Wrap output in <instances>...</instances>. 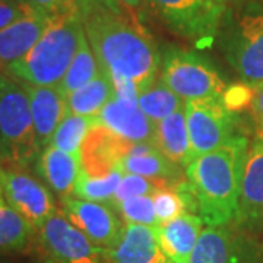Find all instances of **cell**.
Wrapping results in <instances>:
<instances>
[{"mask_svg": "<svg viewBox=\"0 0 263 263\" xmlns=\"http://www.w3.org/2000/svg\"><path fill=\"white\" fill-rule=\"evenodd\" d=\"M79 15L104 72L130 81L139 92L155 81L161 54L138 16L117 0H79Z\"/></svg>", "mask_w": 263, "mask_h": 263, "instance_id": "6da1fadb", "label": "cell"}, {"mask_svg": "<svg viewBox=\"0 0 263 263\" xmlns=\"http://www.w3.org/2000/svg\"><path fill=\"white\" fill-rule=\"evenodd\" d=\"M249 141L235 135L224 146L193 158L179 192L187 214L200 216L206 227H226L237 219L241 177Z\"/></svg>", "mask_w": 263, "mask_h": 263, "instance_id": "7a4b0ae2", "label": "cell"}, {"mask_svg": "<svg viewBox=\"0 0 263 263\" xmlns=\"http://www.w3.org/2000/svg\"><path fill=\"white\" fill-rule=\"evenodd\" d=\"M85 37L81 15L51 19L27 56L8 66L5 73L35 86H59Z\"/></svg>", "mask_w": 263, "mask_h": 263, "instance_id": "3957f363", "label": "cell"}, {"mask_svg": "<svg viewBox=\"0 0 263 263\" xmlns=\"http://www.w3.org/2000/svg\"><path fill=\"white\" fill-rule=\"evenodd\" d=\"M35 127L24 85L8 73L0 75V161L22 168L40 155Z\"/></svg>", "mask_w": 263, "mask_h": 263, "instance_id": "277c9868", "label": "cell"}, {"mask_svg": "<svg viewBox=\"0 0 263 263\" xmlns=\"http://www.w3.org/2000/svg\"><path fill=\"white\" fill-rule=\"evenodd\" d=\"M160 79L184 103L222 100L227 86L214 66L192 51L168 48L161 57Z\"/></svg>", "mask_w": 263, "mask_h": 263, "instance_id": "5b68a950", "label": "cell"}, {"mask_svg": "<svg viewBox=\"0 0 263 263\" xmlns=\"http://www.w3.org/2000/svg\"><path fill=\"white\" fill-rule=\"evenodd\" d=\"M0 189L10 206L35 231L57 212L54 199L46 186L15 164L0 161Z\"/></svg>", "mask_w": 263, "mask_h": 263, "instance_id": "8992f818", "label": "cell"}, {"mask_svg": "<svg viewBox=\"0 0 263 263\" xmlns=\"http://www.w3.org/2000/svg\"><path fill=\"white\" fill-rule=\"evenodd\" d=\"M189 139L193 158L224 146L235 135V117L224 100L184 103Z\"/></svg>", "mask_w": 263, "mask_h": 263, "instance_id": "52a82bcc", "label": "cell"}, {"mask_svg": "<svg viewBox=\"0 0 263 263\" xmlns=\"http://www.w3.org/2000/svg\"><path fill=\"white\" fill-rule=\"evenodd\" d=\"M227 59L246 84L263 85V10L243 13L227 41Z\"/></svg>", "mask_w": 263, "mask_h": 263, "instance_id": "ba28073f", "label": "cell"}, {"mask_svg": "<svg viewBox=\"0 0 263 263\" xmlns=\"http://www.w3.org/2000/svg\"><path fill=\"white\" fill-rule=\"evenodd\" d=\"M41 245L57 263H104L107 250L95 246L62 211L48 218L37 231Z\"/></svg>", "mask_w": 263, "mask_h": 263, "instance_id": "9c48e42d", "label": "cell"}, {"mask_svg": "<svg viewBox=\"0 0 263 263\" xmlns=\"http://www.w3.org/2000/svg\"><path fill=\"white\" fill-rule=\"evenodd\" d=\"M157 15L173 32L196 43L211 41L219 28L224 10L202 0H149Z\"/></svg>", "mask_w": 263, "mask_h": 263, "instance_id": "30bf717a", "label": "cell"}, {"mask_svg": "<svg viewBox=\"0 0 263 263\" xmlns=\"http://www.w3.org/2000/svg\"><path fill=\"white\" fill-rule=\"evenodd\" d=\"M62 212L95 246L104 250L113 249L120 237L123 227L107 205L69 196L62 199Z\"/></svg>", "mask_w": 263, "mask_h": 263, "instance_id": "8fae6325", "label": "cell"}, {"mask_svg": "<svg viewBox=\"0 0 263 263\" xmlns=\"http://www.w3.org/2000/svg\"><path fill=\"white\" fill-rule=\"evenodd\" d=\"M237 226L257 231L263 227V138H256L246 155Z\"/></svg>", "mask_w": 263, "mask_h": 263, "instance_id": "7c38bea8", "label": "cell"}, {"mask_svg": "<svg viewBox=\"0 0 263 263\" xmlns=\"http://www.w3.org/2000/svg\"><path fill=\"white\" fill-rule=\"evenodd\" d=\"M253 246L228 227H205L189 263H254Z\"/></svg>", "mask_w": 263, "mask_h": 263, "instance_id": "4fadbf2b", "label": "cell"}, {"mask_svg": "<svg viewBox=\"0 0 263 263\" xmlns=\"http://www.w3.org/2000/svg\"><path fill=\"white\" fill-rule=\"evenodd\" d=\"M130 143L101 124L94 126L81 149V171L88 176H104L120 170V162Z\"/></svg>", "mask_w": 263, "mask_h": 263, "instance_id": "5bb4252c", "label": "cell"}, {"mask_svg": "<svg viewBox=\"0 0 263 263\" xmlns=\"http://www.w3.org/2000/svg\"><path fill=\"white\" fill-rule=\"evenodd\" d=\"M21 84L24 85L25 92L28 95L38 146L43 151L51 143L59 124L69 113L67 98L59 89V86H35L24 82Z\"/></svg>", "mask_w": 263, "mask_h": 263, "instance_id": "9a60e30c", "label": "cell"}, {"mask_svg": "<svg viewBox=\"0 0 263 263\" xmlns=\"http://www.w3.org/2000/svg\"><path fill=\"white\" fill-rule=\"evenodd\" d=\"M98 124L114 135L133 143H152L155 141V124L139 108L138 101H124L114 97L97 116Z\"/></svg>", "mask_w": 263, "mask_h": 263, "instance_id": "2e32d148", "label": "cell"}, {"mask_svg": "<svg viewBox=\"0 0 263 263\" xmlns=\"http://www.w3.org/2000/svg\"><path fill=\"white\" fill-rule=\"evenodd\" d=\"M110 263H167L157 227L124 224L113 249L107 250Z\"/></svg>", "mask_w": 263, "mask_h": 263, "instance_id": "e0dca14e", "label": "cell"}, {"mask_svg": "<svg viewBox=\"0 0 263 263\" xmlns=\"http://www.w3.org/2000/svg\"><path fill=\"white\" fill-rule=\"evenodd\" d=\"M51 19L32 10L24 18L0 31V70L28 54L44 34Z\"/></svg>", "mask_w": 263, "mask_h": 263, "instance_id": "ac0fdd59", "label": "cell"}, {"mask_svg": "<svg viewBox=\"0 0 263 263\" xmlns=\"http://www.w3.org/2000/svg\"><path fill=\"white\" fill-rule=\"evenodd\" d=\"M124 174H135L155 180L164 189H170L171 181H177L180 170L168 161L152 143H130L126 155L120 162Z\"/></svg>", "mask_w": 263, "mask_h": 263, "instance_id": "d6986e66", "label": "cell"}, {"mask_svg": "<svg viewBox=\"0 0 263 263\" xmlns=\"http://www.w3.org/2000/svg\"><path fill=\"white\" fill-rule=\"evenodd\" d=\"M203 221L195 214H183L157 227L160 245L168 260L189 263L203 231Z\"/></svg>", "mask_w": 263, "mask_h": 263, "instance_id": "ffe728a7", "label": "cell"}, {"mask_svg": "<svg viewBox=\"0 0 263 263\" xmlns=\"http://www.w3.org/2000/svg\"><path fill=\"white\" fill-rule=\"evenodd\" d=\"M37 171L48 186L65 199L73 195L81 173V157L48 145L38 155Z\"/></svg>", "mask_w": 263, "mask_h": 263, "instance_id": "44dd1931", "label": "cell"}, {"mask_svg": "<svg viewBox=\"0 0 263 263\" xmlns=\"http://www.w3.org/2000/svg\"><path fill=\"white\" fill-rule=\"evenodd\" d=\"M154 145L167 160L177 167L186 170L193 160V155L189 139L184 107L155 124Z\"/></svg>", "mask_w": 263, "mask_h": 263, "instance_id": "7402d4cb", "label": "cell"}, {"mask_svg": "<svg viewBox=\"0 0 263 263\" xmlns=\"http://www.w3.org/2000/svg\"><path fill=\"white\" fill-rule=\"evenodd\" d=\"M114 97L116 88L113 79L101 69L100 73L91 82H88L67 97V108L69 113L97 117L104 108V105L110 103Z\"/></svg>", "mask_w": 263, "mask_h": 263, "instance_id": "603a6c76", "label": "cell"}, {"mask_svg": "<svg viewBox=\"0 0 263 263\" xmlns=\"http://www.w3.org/2000/svg\"><path fill=\"white\" fill-rule=\"evenodd\" d=\"M35 230L10 206L0 189V253L24 252Z\"/></svg>", "mask_w": 263, "mask_h": 263, "instance_id": "cb8c5ba5", "label": "cell"}, {"mask_svg": "<svg viewBox=\"0 0 263 263\" xmlns=\"http://www.w3.org/2000/svg\"><path fill=\"white\" fill-rule=\"evenodd\" d=\"M139 108L154 124L184 107V101L174 94L161 79H155L138 95Z\"/></svg>", "mask_w": 263, "mask_h": 263, "instance_id": "d4e9b609", "label": "cell"}, {"mask_svg": "<svg viewBox=\"0 0 263 263\" xmlns=\"http://www.w3.org/2000/svg\"><path fill=\"white\" fill-rule=\"evenodd\" d=\"M100 70H101V67L98 65V60H97L94 51L85 35L81 41V46L78 48L72 63L66 72L65 78L59 85V89L67 98L79 88L91 82L95 76L100 73Z\"/></svg>", "mask_w": 263, "mask_h": 263, "instance_id": "484cf974", "label": "cell"}, {"mask_svg": "<svg viewBox=\"0 0 263 263\" xmlns=\"http://www.w3.org/2000/svg\"><path fill=\"white\" fill-rule=\"evenodd\" d=\"M97 124H98L97 117H86V116L67 113L63 122L59 124L57 130L54 132V136L50 145L63 152L81 157V149H82L85 138Z\"/></svg>", "mask_w": 263, "mask_h": 263, "instance_id": "4316f807", "label": "cell"}, {"mask_svg": "<svg viewBox=\"0 0 263 263\" xmlns=\"http://www.w3.org/2000/svg\"><path fill=\"white\" fill-rule=\"evenodd\" d=\"M123 176L124 173L122 170H114L104 176H88L86 173L81 171L76 180L73 196L98 203L111 202Z\"/></svg>", "mask_w": 263, "mask_h": 263, "instance_id": "83f0119b", "label": "cell"}, {"mask_svg": "<svg viewBox=\"0 0 263 263\" xmlns=\"http://www.w3.org/2000/svg\"><path fill=\"white\" fill-rule=\"evenodd\" d=\"M120 215L126 221V224H138V226L158 227L160 221L157 218L152 196H135L129 197L117 203Z\"/></svg>", "mask_w": 263, "mask_h": 263, "instance_id": "f1b7e54d", "label": "cell"}, {"mask_svg": "<svg viewBox=\"0 0 263 263\" xmlns=\"http://www.w3.org/2000/svg\"><path fill=\"white\" fill-rule=\"evenodd\" d=\"M160 189L164 187L155 180L146 179L142 176H135V174H124L119 187L114 193L111 203H113V206H116L117 203H120L129 197L154 196Z\"/></svg>", "mask_w": 263, "mask_h": 263, "instance_id": "f546056e", "label": "cell"}, {"mask_svg": "<svg viewBox=\"0 0 263 263\" xmlns=\"http://www.w3.org/2000/svg\"><path fill=\"white\" fill-rule=\"evenodd\" d=\"M152 202H154V209L160 221V226L183 214H187L183 197L174 187L160 189L152 196Z\"/></svg>", "mask_w": 263, "mask_h": 263, "instance_id": "4dcf8cb0", "label": "cell"}, {"mask_svg": "<svg viewBox=\"0 0 263 263\" xmlns=\"http://www.w3.org/2000/svg\"><path fill=\"white\" fill-rule=\"evenodd\" d=\"M31 9L50 19L79 15V0H24Z\"/></svg>", "mask_w": 263, "mask_h": 263, "instance_id": "1f68e13d", "label": "cell"}, {"mask_svg": "<svg viewBox=\"0 0 263 263\" xmlns=\"http://www.w3.org/2000/svg\"><path fill=\"white\" fill-rule=\"evenodd\" d=\"M32 10L34 9H31L24 0H0V31L24 18Z\"/></svg>", "mask_w": 263, "mask_h": 263, "instance_id": "d6a6232c", "label": "cell"}, {"mask_svg": "<svg viewBox=\"0 0 263 263\" xmlns=\"http://www.w3.org/2000/svg\"><path fill=\"white\" fill-rule=\"evenodd\" d=\"M247 98H249V92L246 88H231V89H227L222 100H224L227 108L233 110V108H238L243 104H246Z\"/></svg>", "mask_w": 263, "mask_h": 263, "instance_id": "836d02e7", "label": "cell"}, {"mask_svg": "<svg viewBox=\"0 0 263 263\" xmlns=\"http://www.w3.org/2000/svg\"><path fill=\"white\" fill-rule=\"evenodd\" d=\"M252 107H253L254 117H256V122H257L259 129L262 132L263 138V85L256 86V92L253 95Z\"/></svg>", "mask_w": 263, "mask_h": 263, "instance_id": "e575fe53", "label": "cell"}, {"mask_svg": "<svg viewBox=\"0 0 263 263\" xmlns=\"http://www.w3.org/2000/svg\"><path fill=\"white\" fill-rule=\"evenodd\" d=\"M123 8L129 10L135 16H138L142 10L146 8V5L149 3V0H117Z\"/></svg>", "mask_w": 263, "mask_h": 263, "instance_id": "d590c367", "label": "cell"}, {"mask_svg": "<svg viewBox=\"0 0 263 263\" xmlns=\"http://www.w3.org/2000/svg\"><path fill=\"white\" fill-rule=\"evenodd\" d=\"M203 3H206L208 6H211V8H215V9L219 10H226L227 3L230 2V0H202Z\"/></svg>", "mask_w": 263, "mask_h": 263, "instance_id": "8d00e7d4", "label": "cell"}, {"mask_svg": "<svg viewBox=\"0 0 263 263\" xmlns=\"http://www.w3.org/2000/svg\"><path fill=\"white\" fill-rule=\"evenodd\" d=\"M43 263H57V262H54V260H53V259L50 257V259H46V260H44Z\"/></svg>", "mask_w": 263, "mask_h": 263, "instance_id": "74e56055", "label": "cell"}, {"mask_svg": "<svg viewBox=\"0 0 263 263\" xmlns=\"http://www.w3.org/2000/svg\"><path fill=\"white\" fill-rule=\"evenodd\" d=\"M167 263H176V262H171V260H168V262H167Z\"/></svg>", "mask_w": 263, "mask_h": 263, "instance_id": "f35d334b", "label": "cell"}, {"mask_svg": "<svg viewBox=\"0 0 263 263\" xmlns=\"http://www.w3.org/2000/svg\"><path fill=\"white\" fill-rule=\"evenodd\" d=\"M0 75H2V72H0Z\"/></svg>", "mask_w": 263, "mask_h": 263, "instance_id": "ab89813d", "label": "cell"}]
</instances>
